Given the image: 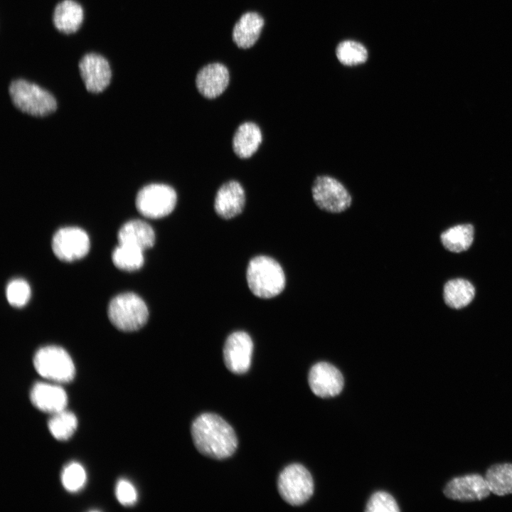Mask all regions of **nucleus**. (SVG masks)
<instances>
[{"instance_id": "1", "label": "nucleus", "mask_w": 512, "mask_h": 512, "mask_svg": "<svg viewBox=\"0 0 512 512\" xmlns=\"http://www.w3.org/2000/svg\"><path fill=\"white\" fill-rule=\"evenodd\" d=\"M191 433L197 450L209 458L226 459L238 447L234 430L216 414L203 413L198 416L191 425Z\"/></svg>"}, {"instance_id": "2", "label": "nucleus", "mask_w": 512, "mask_h": 512, "mask_svg": "<svg viewBox=\"0 0 512 512\" xmlns=\"http://www.w3.org/2000/svg\"><path fill=\"white\" fill-rule=\"evenodd\" d=\"M246 278L252 294L262 299L279 294L285 287V275L281 265L265 255L256 256L249 262Z\"/></svg>"}, {"instance_id": "3", "label": "nucleus", "mask_w": 512, "mask_h": 512, "mask_svg": "<svg viewBox=\"0 0 512 512\" xmlns=\"http://www.w3.org/2000/svg\"><path fill=\"white\" fill-rule=\"evenodd\" d=\"M9 93L18 110L33 116L48 115L57 107L54 97L49 92L23 79L13 80L9 85Z\"/></svg>"}, {"instance_id": "4", "label": "nucleus", "mask_w": 512, "mask_h": 512, "mask_svg": "<svg viewBox=\"0 0 512 512\" xmlns=\"http://www.w3.org/2000/svg\"><path fill=\"white\" fill-rule=\"evenodd\" d=\"M107 314L110 322L119 330L134 331L146 323L149 311L140 297L126 292L117 295L110 301Z\"/></svg>"}, {"instance_id": "5", "label": "nucleus", "mask_w": 512, "mask_h": 512, "mask_svg": "<svg viewBox=\"0 0 512 512\" xmlns=\"http://www.w3.org/2000/svg\"><path fill=\"white\" fill-rule=\"evenodd\" d=\"M33 366L43 378L56 383H68L75 377L74 363L68 353L56 346L39 348L33 357Z\"/></svg>"}, {"instance_id": "6", "label": "nucleus", "mask_w": 512, "mask_h": 512, "mask_svg": "<svg viewBox=\"0 0 512 512\" xmlns=\"http://www.w3.org/2000/svg\"><path fill=\"white\" fill-rule=\"evenodd\" d=\"M277 489L284 501L292 506H299L308 501L314 493L313 478L303 465L292 464L279 474Z\"/></svg>"}, {"instance_id": "7", "label": "nucleus", "mask_w": 512, "mask_h": 512, "mask_svg": "<svg viewBox=\"0 0 512 512\" xmlns=\"http://www.w3.org/2000/svg\"><path fill=\"white\" fill-rule=\"evenodd\" d=\"M311 191L315 205L329 213H341L352 204V196L346 187L338 179L329 175L316 176Z\"/></svg>"}, {"instance_id": "8", "label": "nucleus", "mask_w": 512, "mask_h": 512, "mask_svg": "<svg viewBox=\"0 0 512 512\" xmlns=\"http://www.w3.org/2000/svg\"><path fill=\"white\" fill-rule=\"evenodd\" d=\"M177 201L175 190L164 183H151L142 188L136 197V208L144 217L158 219L170 214Z\"/></svg>"}, {"instance_id": "9", "label": "nucleus", "mask_w": 512, "mask_h": 512, "mask_svg": "<svg viewBox=\"0 0 512 512\" xmlns=\"http://www.w3.org/2000/svg\"><path fill=\"white\" fill-rule=\"evenodd\" d=\"M90 245L86 232L77 227L60 228L52 239L53 253L59 260L65 262L82 258L89 252Z\"/></svg>"}, {"instance_id": "10", "label": "nucleus", "mask_w": 512, "mask_h": 512, "mask_svg": "<svg viewBox=\"0 0 512 512\" xmlns=\"http://www.w3.org/2000/svg\"><path fill=\"white\" fill-rule=\"evenodd\" d=\"M253 343L245 331H235L229 335L223 347V360L226 368L233 373H246L251 364Z\"/></svg>"}, {"instance_id": "11", "label": "nucleus", "mask_w": 512, "mask_h": 512, "mask_svg": "<svg viewBox=\"0 0 512 512\" xmlns=\"http://www.w3.org/2000/svg\"><path fill=\"white\" fill-rule=\"evenodd\" d=\"M444 496L459 501H481L490 495L485 478L479 474H468L450 479L443 489Z\"/></svg>"}, {"instance_id": "12", "label": "nucleus", "mask_w": 512, "mask_h": 512, "mask_svg": "<svg viewBox=\"0 0 512 512\" xmlns=\"http://www.w3.org/2000/svg\"><path fill=\"white\" fill-rule=\"evenodd\" d=\"M308 382L313 393L320 398L338 395L344 385L342 373L327 362H319L312 366L309 372Z\"/></svg>"}, {"instance_id": "13", "label": "nucleus", "mask_w": 512, "mask_h": 512, "mask_svg": "<svg viewBox=\"0 0 512 512\" xmlns=\"http://www.w3.org/2000/svg\"><path fill=\"white\" fill-rule=\"evenodd\" d=\"M78 68L87 91L98 93L109 85L112 72L108 61L102 55L94 53L84 55Z\"/></svg>"}, {"instance_id": "14", "label": "nucleus", "mask_w": 512, "mask_h": 512, "mask_svg": "<svg viewBox=\"0 0 512 512\" xmlns=\"http://www.w3.org/2000/svg\"><path fill=\"white\" fill-rule=\"evenodd\" d=\"M229 81L228 69L220 63H208L198 70L196 76L197 90L208 99L220 95L228 87Z\"/></svg>"}, {"instance_id": "15", "label": "nucleus", "mask_w": 512, "mask_h": 512, "mask_svg": "<svg viewBox=\"0 0 512 512\" xmlns=\"http://www.w3.org/2000/svg\"><path fill=\"white\" fill-rule=\"evenodd\" d=\"M245 203L242 186L236 181H230L223 184L217 191L214 208L222 218L230 219L242 211Z\"/></svg>"}, {"instance_id": "16", "label": "nucleus", "mask_w": 512, "mask_h": 512, "mask_svg": "<svg viewBox=\"0 0 512 512\" xmlns=\"http://www.w3.org/2000/svg\"><path fill=\"white\" fill-rule=\"evenodd\" d=\"M33 405L41 411L55 414L65 410L68 396L60 386L46 383H36L30 392Z\"/></svg>"}, {"instance_id": "17", "label": "nucleus", "mask_w": 512, "mask_h": 512, "mask_svg": "<svg viewBox=\"0 0 512 512\" xmlns=\"http://www.w3.org/2000/svg\"><path fill=\"white\" fill-rule=\"evenodd\" d=\"M264 25L265 20L258 13H244L233 28L232 38L234 43L241 49L250 48L260 38Z\"/></svg>"}, {"instance_id": "18", "label": "nucleus", "mask_w": 512, "mask_h": 512, "mask_svg": "<svg viewBox=\"0 0 512 512\" xmlns=\"http://www.w3.org/2000/svg\"><path fill=\"white\" fill-rule=\"evenodd\" d=\"M118 242L136 247L143 251L151 248L155 242V233L151 226L139 219L126 222L119 230Z\"/></svg>"}, {"instance_id": "19", "label": "nucleus", "mask_w": 512, "mask_h": 512, "mask_svg": "<svg viewBox=\"0 0 512 512\" xmlns=\"http://www.w3.org/2000/svg\"><path fill=\"white\" fill-rule=\"evenodd\" d=\"M83 19L81 6L73 0H63L54 8L53 23L60 32L66 34L75 32Z\"/></svg>"}, {"instance_id": "20", "label": "nucleus", "mask_w": 512, "mask_h": 512, "mask_svg": "<svg viewBox=\"0 0 512 512\" xmlns=\"http://www.w3.org/2000/svg\"><path fill=\"white\" fill-rule=\"evenodd\" d=\"M262 140L260 127L253 122H244L238 127L234 134L233 151L240 158H249L258 149Z\"/></svg>"}, {"instance_id": "21", "label": "nucleus", "mask_w": 512, "mask_h": 512, "mask_svg": "<svg viewBox=\"0 0 512 512\" xmlns=\"http://www.w3.org/2000/svg\"><path fill=\"white\" fill-rule=\"evenodd\" d=\"M484 478L490 491L495 495L503 496L512 494V463L491 466Z\"/></svg>"}, {"instance_id": "22", "label": "nucleus", "mask_w": 512, "mask_h": 512, "mask_svg": "<svg viewBox=\"0 0 512 512\" xmlns=\"http://www.w3.org/2000/svg\"><path fill=\"white\" fill-rule=\"evenodd\" d=\"M474 297V287L467 280L454 279L447 282L444 287L445 303L454 309L468 305Z\"/></svg>"}, {"instance_id": "23", "label": "nucleus", "mask_w": 512, "mask_h": 512, "mask_svg": "<svg viewBox=\"0 0 512 512\" xmlns=\"http://www.w3.org/2000/svg\"><path fill=\"white\" fill-rule=\"evenodd\" d=\"M474 239V228L470 224L458 225L447 229L441 235L444 247L451 252L466 250Z\"/></svg>"}, {"instance_id": "24", "label": "nucleus", "mask_w": 512, "mask_h": 512, "mask_svg": "<svg viewBox=\"0 0 512 512\" xmlns=\"http://www.w3.org/2000/svg\"><path fill=\"white\" fill-rule=\"evenodd\" d=\"M143 250L136 247L120 244L112 252L113 264L124 271H135L144 264Z\"/></svg>"}, {"instance_id": "25", "label": "nucleus", "mask_w": 512, "mask_h": 512, "mask_svg": "<svg viewBox=\"0 0 512 512\" xmlns=\"http://www.w3.org/2000/svg\"><path fill=\"white\" fill-rule=\"evenodd\" d=\"M48 426L53 437L64 441L68 439L75 432L78 420L73 412L63 410L53 414Z\"/></svg>"}, {"instance_id": "26", "label": "nucleus", "mask_w": 512, "mask_h": 512, "mask_svg": "<svg viewBox=\"0 0 512 512\" xmlns=\"http://www.w3.org/2000/svg\"><path fill=\"white\" fill-rule=\"evenodd\" d=\"M340 63L346 66L362 64L367 60L368 52L361 43L347 40L341 42L336 50Z\"/></svg>"}, {"instance_id": "27", "label": "nucleus", "mask_w": 512, "mask_h": 512, "mask_svg": "<svg viewBox=\"0 0 512 512\" xmlns=\"http://www.w3.org/2000/svg\"><path fill=\"white\" fill-rule=\"evenodd\" d=\"M61 481L67 491L77 492L84 486L86 482V472L79 463H70L64 468Z\"/></svg>"}, {"instance_id": "28", "label": "nucleus", "mask_w": 512, "mask_h": 512, "mask_svg": "<svg viewBox=\"0 0 512 512\" xmlns=\"http://www.w3.org/2000/svg\"><path fill=\"white\" fill-rule=\"evenodd\" d=\"M9 303L15 307H22L28 302L31 296L29 284L23 279H14L9 282L6 290Z\"/></svg>"}, {"instance_id": "29", "label": "nucleus", "mask_w": 512, "mask_h": 512, "mask_svg": "<svg viewBox=\"0 0 512 512\" xmlns=\"http://www.w3.org/2000/svg\"><path fill=\"white\" fill-rule=\"evenodd\" d=\"M366 511L368 512H398L400 511L395 499L388 493L377 491L373 494L367 503Z\"/></svg>"}, {"instance_id": "30", "label": "nucleus", "mask_w": 512, "mask_h": 512, "mask_svg": "<svg viewBox=\"0 0 512 512\" xmlns=\"http://www.w3.org/2000/svg\"><path fill=\"white\" fill-rule=\"evenodd\" d=\"M118 501L123 506L134 505L137 500V493L134 486L127 480L120 479L115 489Z\"/></svg>"}]
</instances>
